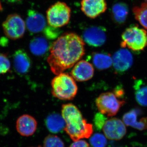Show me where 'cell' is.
Wrapping results in <instances>:
<instances>
[{"mask_svg":"<svg viewBox=\"0 0 147 147\" xmlns=\"http://www.w3.org/2000/svg\"><path fill=\"white\" fill-rule=\"evenodd\" d=\"M83 38L76 33H66L58 38L50 48L47 62L56 75L71 68L85 55Z\"/></svg>","mask_w":147,"mask_h":147,"instance_id":"cell-1","label":"cell"},{"mask_svg":"<svg viewBox=\"0 0 147 147\" xmlns=\"http://www.w3.org/2000/svg\"><path fill=\"white\" fill-rule=\"evenodd\" d=\"M61 113L66 123L64 131L74 142L91 137L93 132V125L84 118L76 106L72 103L64 104Z\"/></svg>","mask_w":147,"mask_h":147,"instance_id":"cell-2","label":"cell"},{"mask_svg":"<svg viewBox=\"0 0 147 147\" xmlns=\"http://www.w3.org/2000/svg\"><path fill=\"white\" fill-rule=\"evenodd\" d=\"M52 94L63 100H72L76 96L78 87L72 76L67 73L57 75L51 82Z\"/></svg>","mask_w":147,"mask_h":147,"instance_id":"cell-3","label":"cell"},{"mask_svg":"<svg viewBox=\"0 0 147 147\" xmlns=\"http://www.w3.org/2000/svg\"><path fill=\"white\" fill-rule=\"evenodd\" d=\"M121 47H127L135 52L143 50L147 46V33L137 25L127 28L122 34Z\"/></svg>","mask_w":147,"mask_h":147,"instance_id":"cell-4","label":"cell"},{"mask_svg":"<svg viewBox=\"0 0 147 147\" xmlns=\"http://www.w3.org/2000/svg\"><path fill=\"white\" fill-rule=\"evenodd\" d=\"M71 9L65 3L59 1L50 7L46 11L48 25L60 28L67 25L71 17Z\"/></svg>","mask_w":147,"mask_h":147,"instance_id":"cell-5","label":"cell"},{"mask_svg":"<svg viewBox=\"0 0 147 147\" xmlns=\"http://www.w3.org/2000/svg\"><path fill=\"white\" fill-rule=\"evenodd\" d=\"M125 102L115 93L111 92L101 94L96 100V104L100 113L108 117L115 115Z\"/></svg>","mask_w":147,"mask_h":147,"instance_id":"cell-6","label":"cell"},{"mask_svg":"<svg viewBox=\"0 0 147 147\" xmlns=\"http://www.w3.org/2000/svg\"><path fill=\"white\" fill-rule=\"evenodd\" d=\"M2 27L6 36L13 40L23 37L26 32L25 21L17 13L9 15L3 22Z\"/></svg>","mask_w":147,"mask_h":147,"instance_id":"cell-7","label":"cell"},{"mask_svg":"<svg viewBox=\"0 0 147 147\" xmlns=\"http://www.w3.org/2000/svg\"><path fill=\"white\" fill-rule=\"evenodd\" d=\"M82 36L84 41L92 47H100L106 42V30L103 27H88L84 30Z\"/></svg>","mask_w":147,"mask_h":147,"instance_id":"cell-8","label":"cell"},{"mask_svg":"<svg viewBox=\"0 0 147 147\" xmlns=\"http://www.w3.org/2000/svg\"><path fill=\"white\" fill-rule=\"evenodd\" d=\"M102 129L106 138L111 140H120L126 133L124 123L119 119L116 118L106 121Z\"/></svg>","mask_w":147,"mask_h":147,"instance_id":"cell-9","label":"cell"},{"mask_svg":"<svg viewBox=\"0 0 147 147\" xmlns=\"http://www.w3.org/2000/svg\"><path fill=\"white\" fill-rule=\"evenodd\" d=\"M113 64L117 73H123L131 67L133 62L132 55L128 50L120 49L113 55Z\"/></svg>","mask_w":147,"mask_h":147,"instance_id":"cell-10","label":"cell"},{"mask_svg":"<svg viewBox=\"0 0 147 147\" xmlns=\"http://www.w3.org/2000/svg\"><path fill=\"white\" fill-rule=\"evenodd\" d=\"M13 62L14 71L19 75L27 74L31 68V59L23 49L16 50L13 53Z\"/></svg>","mask_w":147,"mask_h":147,"instance_id":"cell-11","label":"cell"},{"mask_svg":"<svg viewBox=\"0 0 147 147\" xmlns=\"http://www.w3.org/2000/svg\"><path fill=\"white\" fill-rule=\"evenodd\" d=\"M81 9L87 17L95 18L104 13L107 9L105 0H82Z\"/></svg>","mask_w":147,"mask_h":147,"instance_id":"cell-12","label":"cell"},{"mask_svg":"<svg viewBox=\"0 0 147 147\" xmlns=\"http://www.w3.org/2000/svg\"><path fill=\"white\" fill-rule=\"evenodd\" d=\"M26 25L28 30L32 34L43 31L47 26L45 17L41 13L34 9H29L27 12Z\"/></svg>","mask_w":147,"mask_h":147,"instance_id":"cell-13","label":"cell"},{"mask_svg":"<svg viewBox=\"0 0 147 147\" xmlns=\"http://www.w3.org/2000/svg\"><path fill=\"white\" fill-rule=\"evenodd\" d=\"M94 74V69L92 65L85 60L78 62L71 71L72 77L79 82H85L91 79Z\"/></svg>","mask_w":147,"mask_h":147,"instance_id":"cell-14","label":"cell"},{"mask_svg":"<svg viewBox=\"0 0 147 147\" xmlns=\"http://www.w3.org/2000/svg\"><path fill=\"white\" fill-rule=\"evenodd\" d=\"M142 112L139 109H134L125 113L123 116L124 123L127 126H131L139 130L147 128V117H141Z\"/></svg>","mask_w":147,"mask_h":147,"instance_id":"cell-15","label":"cell"},{"mask_svg":"<svg viewBox=\"0 0 147 147\" xmlns=\"http://www.w3.org/2000/svg\"><path fill=\"white\" fill-rule=\"evenodd\" d=\"M37 122L34 117L28 115L20 116L16 121V128L20 135L29 137L36 131Z\"/></svg>","mask_w":147,"mask_h":147,"instance_id":"cell-16","label":"cell"},{"mask_svg":"<svg viewBox=\"0 0 147 147\" xmlns=\"http://www.w3.org/2000/svg\"><path fill=\"white\" fill-rule=\"evenodd\" d=\"M45 124L48 131L51 133L57 134L64 130L66 123L62 115L53 113L47 116Z\"/></svg>","mask_w":147,"mask_h":147,"instance_id":"cell-17","label":"cell"},{"mask_svg":"<svg viewBox=\"0 0 147 147\" xmlns=\"http://www.w3.org/2000/svg\"><path fill=\"white\" fill-rule=\"evenodd\" d=\"M29 47L32 54L36 56L44 55L47 53L49 48L47 39L42 36L34 38L30 42Z\"/></svg>","mask_w":147,"mask_h":147,"instance_id":"cell-18","label":"cell"},{"mask_svg":"<svg viewBox=\"0 0 147 147\" xmlns=\"http://www.w3.org/2000/svg\"><path fill=\"white\" fill-rule=\"evenodd\" d=\"M111 12L114 21L119 25H121L125 22L128 16V7L124 3H116L113 5Z\"/></svg>","mask_w":147,"mask_h":147,"instance_id":"cell-19","label":"cell"},{"mask_svg":"<svg viewBox=\"0 0 147 147\" xmlns=\"http://www.w3.org/2000/svg\"><path fill=\"white\" fill-rule=\"evenodd\" d=\"M134 88L135 98L139 105L147 106V84L142 79H137L134 82Z\"/></svg>","mask_w":147,"mask_h":147,"instance_id":"cell-20","label":"cell"},{"mask_svg":"<svg viewBox=\"0 0 147 147\" xmlns=\"http://www.w3.org/2000/svg\"><path fill=\"white\" fill-rule=\"evenodd\" d=\"M92 61L99 70L110 68L113 64V59L108 53H94L92 54Z\"/></svg>","mask_w":147,"mask_h":147,"instance_id":"cell-21","label":"cell"},{"mask_svg":"<svg viewBox=\"0 0 147 147\" xmlns=\"http://www.w3.org/2000/svg\"><path fill=\"white\" fill-rule=\"evenodd\" d=\"M132 10L136 20L147 30V3H143L140 6L135 7Z\"/></svg>","mask_w":147,"mask_h":147,"instance_id":"cell-22","label":"cell"},{"mask_svg":"<svg viewBox=\"0 0 147 147\" xmlns=\"http://www.w3.org/2000/svg\"><path fill=\"white\" fill-rule=\"evenodd\" d=\"M89 142L92 147H105L107 140L105 135L96 133L91 136Z\"/></svg>","mask_w":147,"mask_h":147,"instance_id":"cell-23","label":"cell"},{"mask_svg":"<svg viewBox=\"0 0 147 147\" xmlns=\"http://www.w3.org/2000/svg\"><path fill=\"white\" fill-rule=\"evenodd\" d=\"M43 147H65V145L62 140L58 136L49 135L44 139Z\"/></svg>","mask_w":147,"mask_h":147,"instance_id":"cell-24","label":"cell"},{"mask_svg":"<svg viewBox=\"0 0 147 147\" xmlns=\"http://www.w3.org/2000/svg\"><path fill=\"white\" fill-rule=\"evenodd\" d=\"M10 69V62L8 55L5 53H0V75L9 72Z\"/></svg>","mask_w":147,"mask_h":147,"instance_id":"cell-25","label":"cell"},{"mask_svg":"<svg viewBox=\"0 0 147 147\" xmlns=\"http://www.w3.org/2000/svg\"><path fill=\"white\" fill-rule=\"evenodd\" d=\"M106 121L107 118L105 115L100 113H96L95 115L93 121L95 128L96 130L100 131L103 128Z\"/></svg>","mask_w":147,"mask_h":147,"instance_id":"cell-26","label":"cell"},{"mask_svg":"<svg viewBox=\"0 0 147 147\" xmlns=\"http://www.w3.org/2000/svg\"><path fill=\"white\" fill-rule=\"evenodd\" d=\"M45 36L50 39H55L60 34V30L57 28L50 26L48 25L43 30Z\"/></svg>","mask_w":147,"mask_h":147,"instance_id":"cell-27","label":"cell"},{"mask_svg":"<svg viewBox=\"0 0 147 147\" xmlns=\"http://www.w3.org/2000/svg\"><path fill=\"white\" fill-rule=\"evenodd\" d=\"M69 147H90L88 143L83 140H79L74 141Z\"/></svg>","mask_w":147,"mask_h":147,"instance_id":"cell-28","label":"cell"},{"mask_svg":"<svg viewBox=\"0 0 147 147\" xmlns=\"http://www.w3.org/2000/svg\"><path fill=\"white\" fill-rule=\"evenodd\" d=\"M3 1L9 4H17L21 3L22 0H3Z\"/></svg>","mask_w":147,"mask_h":147,"instance_id":"cell-29","label":"cell"},{"mask_svg":"<svg viewBox=\"0 0 147 147\" xmlns=\"http://www.w3.org/2000/svg\"><path fill=\"white\" fill-rule=\"evenodd\" d=\"M2 6L1 3V1H0V11H3Z\"/></svg>","mask_w":147,"mask_h":147,"instance_id":"cell-30","label":"cell"},{"mask_svg":"<svg viewBox=\"0 0 147 147\" xmlns=\"http://www.w3.org/2000/svg\"><path fill=\"white\" fill-rule=\"evenodd\" d=\"M42 147L40 146H38V147Z\"/></svg>","mask_w":147,"mask_h":147,"instance_id":"cell-31","label":"cell"},{"mask_svg":"<svg viewBox=\"0 0 147 147\" xmlns=\"http://www.w3.org/2000/svg\"><path fill=\"white\" fill-rule=\"evenodd\" d=\"M146 1H147V0H146Z\"/></svg>","mask_w":147,"mask_h":147,"instance_id":"cell-32","label":"cell"}]
</instances>
